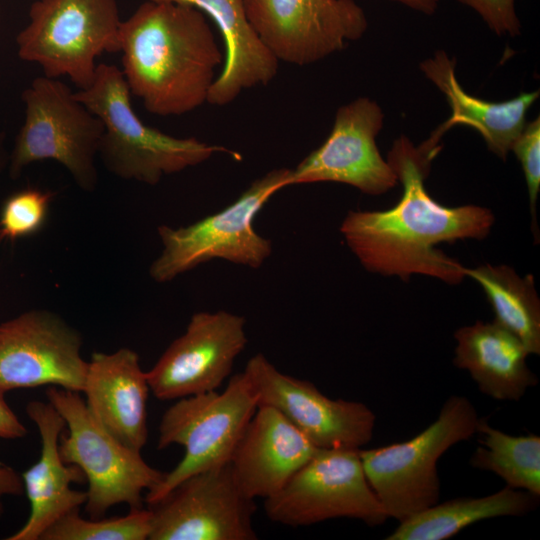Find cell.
<instances>
[{
    "instance_id": "obj_1",
    "label": "cell",
    "mask_w": 540,
    "mask_h": 540,
    "mask_svg": "<svg viewBox=\"0 0 540 540\" xmlns=\"http://www.w3.org/2000/svg\"><path fill=\"white\" fill-rule=\"evenodd\" d=\"M436 156L401 135L386 159L403 188L398 203L387 210L350 211L345 216L340 232L367 271L403 280L420 274L452 285L466 277L465 267L436 246L482 240L495 218L486 207H448L429 195L425 179Z\"/></svg>"
},
{
    "instance_id": "obj_2",
    "label": "cell",
    "mask_w": 540,
    "mask_h": 540,
    "mask_svg": "<svg viewBox=\"0 0 540 540\" xmlns=\"http://www.w3.org/2000/svg\"><path fill=\"white\" fill-rule=\"evenodd\" d=\"M121 71L131 95L157 116H181L208 102L223 53L200 10L146 0L121 23Z\"/></svg>"
},
{
    "instance_id": "obj_3",
    "label": "cell",
    "mask_w": 540,
    "mask_h": 540,
    "mask_svg": "<svg viewBox=\"0 0 540 540\" xmlns=\"http://www.w3.org/2000/svg\"><path fill=\"white\" fill-rule=\"evenodd\" d=\"M75 96L102 122L98 156L123 180L156 185L164 176L202 164L215 153L241 158L223 146L174 137L146 125L135 113L127 82L115 65L98 64L92 84Z\"/></svg>"
},
{
    "instance_id": "obj_4",
    "label": "cell",
    "mask_w": 540,
    "mask_h": 540,
    "mask_svg": "<svg viewBox=\"0 0 540 540\" xmlns=\"http://www.w3.org/2000/svg\"><path fill=\"white\" fill-rule=\"evenodd\" d=\"M480 417L464 396H450L437 419L415 437L359 449L368 483L388 517L399 522L435 505L440 497L436 464L451 446L476 434Z\"/></svg>"
},
{
    "instance_id": "obj_5",
    "label": "cell",
    "mask_w": 540,
    "mask_h": 540,
    "mask_svg": "<svg viewBox=\"0 0 540 540\" xmlns=\"http://www.w3.org/2000/svg\"><path fill=\"white\" fill-rule=\"evenodd\" d=\"M21 99L24 121L9 152L10 178H18L34 162L54 160L82 191H94L104 131L100 119L58 78H34Z\"/></svg>"
},
{
    "instance_id": "obj_6",
    "label": "cell",
    "mask_w": 540,
    "mask_h": 540,
    "mask_svg": "<svg viewBox=\"0 0 540 540\" xmlns=\"http://www.w3.org/2000/svg\"><path fill=\"white\" fill-rule=\"evenodd\" d=\"M290 172L289 168L267 172L223 210L192 224L160 225L162 250L149 268L150 277L166 283L213 259L254 269L262 266L272 254V242L257 233L253 223L268 200L289 186Z\"/></svg>"
},
{
    "instance_id": "obj_7",
    "label": "cell",
    "mask_w": 540,
    "mask_h": 540,
    "mask_svg": "<svg viewBox=\"0 0 540 540\" xmlns=\"http://www.w3.org/2000/svg\"><path fill=\"white\" fill-rule=\"evenodd\" d=\"M117 0H36L29 22L16 36L17 54L38 64L45 76H66L87 89L104 53H120Z\"/></svg>"
},
{
    "instance_id": "obj_8",
    "label": "cell",
    "mask_w": 540,
    "mask_h": 540,
    "mask_svg": "<svg viewBox=\"0 0 540 540\" xmlns=\"http://www.w3.org/2000/svg\"><path fill=\"white\" fill-rule=\"evenodd\" d=\"M48 402L65 420L67 433L59 440L66 464L81 469L88 482L85 510L91 519L103 518L113 506L143 508V492L155 488L165 473L145 462L134 450L109 433L93 417L80 392L49 386Z\"/></svg>"
},
{
    "instance_id": "obj_9",
    "label": "cell",
    "mask_w": 540,
    "mask_h": 540,
    "mask_svg": "<svg viewBox=\"0 0 540 540\" xmlns=\"http://www.w3.org/2000/svg\"><path fill=\"white\" fill-rule=\"evenodd\" d=\"M258 407L255 389L242 371L222 392L217 390L183 397L163 414L158 449L172 444L185 448L182 460L145 496L149 505L185 478L230 462L250 419Z\"/></svg>"
},
{
    "instance_id": "obj_10",
    "label": "cell",
    "mask_w": 540,
    "mask_h": 540,
    "mask_svg": "<svg viewBox=\"0 0 540 540\" xmlns=\"http://www.w3.org/2000/svg\"><path fill=\"white\" fill-rule=\"evenodd\" d=\"M267 517L288 526L353 518L369 526L388 516L365 476L359 449H319L273 496L264 499Z\"/></svg>"
},
{
    "instance_id": "obj_11",
    "label": "cell",
    "mask_w": 540,
    "mask_h": 540,
    "mask_svg": "<svg viewBox=\"0 0 540 540\" xmlns=\"http://www.w3.org/2000/svg\"><path fill=\"white\" fill-rule=\"evenodd\" d=\"M149 540H256L254 499L231 462L195 473L149 504Z\"/></svg>"
},
{
    "instance_id": "obj_12",
    "label": "cell",
    "mask_w": 540,
    "mask_h": 540,
    "mask_svg": "<svg viewBox=\"0 0 540 540\" xmlns=\"http://www.w3.org/2000/svg\"><path fill=\"white\" fill-rule=\"evenodd\" d=\"M254 31L282 62L309 65L360 39L368 19L355 0H244Z\"/></svg>"
},
{
    "instance_id": "obj_13",
    "label": "cell",
    "mask_w": 540,
    "mask_h": 540,
    "mask_svg": "<svg viewBox=\"0 0 540 540\" xmlns=\"http://www.w3.org/2000/svg\"><path fill=\"white\" fill-rule=\"evenodd\" d=\"M82 337L58 314L32 309L0 323V388L57 386L82 392Z\"/></svg>"
},
{
    "instance_id": "obj_14",
    "label": "cell",
    "mask_w": 540,
    "mask_h": 540,
    "mask_svg": "<svg viewBox=\"0 0 540 540\" xmlns=\"http://www.w3.org/2000/svg\"><path fill=\"white\" fill-rule=\"evenodd\" d=\"M243 372L257 394L258 406L278 410L319 449H360L373 436L374 412L358 401L331 399L309 381L279 371L262 353Z\"/></svg>"
},
{
    "instance_id": "obj_15",
    "label": "cell",
    "mask_w": 540,
    "mask_h": 540,
    "mask_svg": "<svg viewBox=\"0 0 540 540\" xmlns=\"http://www.w3.org/2000/svg\"><path fill=\"white\" fill-rule=\"evenodd\" d=\"M243 316L218 310L194 313L185 332L146 372L159 400H177L217 390L247 345Z\"/></svg>"
},
{
    "instance_id": "obj_16",
    "label": "cell",
    "mask_w": 540,
    "mask_h": 540,
    "mask_svg": "<svg viewBox=\"0 0 540 540\" xmlns=\"http://www.w3.org/2000/svg\"><path fill=\"white\" fill-rule=\"evenodd\" d=\"M383 125L382 108L370 98L360 97L341 106L323 144L291 169L289 186L335 182L369 195L394 188L397 176L376 143Z\"/></svg>"
},
{
    "instance_id": "obj_17",
    "label": "cell",
    "mask_w": 540,
    "mask_h": 540,
    "mask_svg": "<svg viewBox=\"0 0 540 540\" xmlns=\"http://www.w3.org/2000/svg\"><path fill=\"white\" fill-rule=\"evenodd\" d=\"M28 417L41 437L39 460L21 476L30 503L25 524L7 540H40L42 534L66 513L86 503V491L74 490L72 483H82L83 472L76 465L66 464L59 453V440L65 420L49 402L30 401Z\"/></svg>"
},
{
    "instance_id": "obj_18",
    "label": "cell",
    "mask_w": 540,
    "mask_h": 540,
    "mask_svg": "<svg viewBox=\"0 0 540 540\" xmlns=\"http://www.w3.org/2000/svg\"><path fill=\"white\" fill-rule=\"evenodd\" d=\"M318 450L287 418L259 405L230 460L236 479L250 498H269Z\"/></svg>"
},
{
    "instance_id": "obj_19",
    "label": "cell",
    "mask_w": 540,
    "mask_h": 540,
    "mask_svg": "<svg viewBox=\"0 0 540 540\" xmlns=\"http://www.w3.org/2000/svg\"><path fill=\"white\" fill-rule=\"evenodd\" d=\"M149 391L146 372L132 349L95 352L88 361L82 390L87 408L102 427L137 451L148 438Z\"/></svg>"
},
{
    "instance_id": "obj_20",
    "label": "cell",
    "mask_w": 540,
    "mask_h": 540,
    "mask_svg": "<svg viewBox=\"0 0 540 540\" xmlns=\"http://www.w3.org/2000/svg\"><path fill=\"white\" fill-rule=\"evenodd\" d=\"M456 60L439 50L420 63V70L446 97L451 116L420 145L439 151L443 134L457 125L475 129L488 150L506 160L511 147L526 124V115L539 97V90L524 92L502 102H492L469 94L458 82Z\"/></svg>"
},
{
    "instance_id": "obj_21",
    "label": "cell",
    "mask_w": 540,
    "mask_h": 540,
    "mask_svg": "<svg viewBox=\"0 0 540 540\" xmlns=\"http://www.w3.org/2000/svg\"><path fill=\"white\" fill-rule=\"evenodd\" d=\"M192 6L211 18L225 44L222 72L208 96L212 105L233 102L243 90L267 85L277 74L279 61L251 26L244 0H148Z\"/></svg>"
},
{
    "instance_id": "obj_22",
    "label": "cell",
    "mask_w": 540,
    "mask_h": 540,
    "mask_svg": "<svg viewBox=\"0 0 540 540\" xmlns=\"http://www.w3.org/2000/svg\"><path fill=\"white\" fill-rule=\"evenodd\" d=\"M453 364L469 372L481 393L499 401H519L538 384L524 344L496 321H476L454 333Z\"/></svg>"
},
{
    "instance_id": "obj_23",
    "label": "cell",
    "mask_w": 540,
    "mask_h": 540,
    "mask_svg": "<svg viewBox=\"0 0 540 540\" xmlns=\"http://www.w3.org/2000/svg\"><path fill=\"white\" fill-rule=\"evenodd\" d=\"M540 496L505 486L483 497H458L436 503L403 520L386 540H445L490 518L522 516L539 504Z\"/></svg>"
},
{
    "instance_id": "obj_24",
    "label": "cell",
    "mask_w": 540,
    "mask_h": 540,
    "mask_svg": "<svg viewBox=\"0 0 540 540\" xmlns=\"http://www.w3.org/2000/svg\"><path fill=\"white\" fill-rule=\"evenodd\" d=\"M465 275L482 287L498 324L513 333L529 354H540V300L533 277H520L507 265L466 268Z\"/></svg>"
},
{
    "instance_id": "obj_25",
    "label": "cell",
    "mask_w": 540,
    "mask_h": 540,
    "mask_svg": "<svg viewBox=\"0 0 540 540\" xmlns=\"http://www.w3.org/2000/svg\"><path fill=\"white\" fill-rule=\"evenodd\" d=\"M476 433L481 445L470 457L473 468L493 472L507 486L540 496L538 435L512 436L491 427L486 418H480Z\"/></svg>"
},
{
    "instance_id": "obj_26",
    "label": "cell",
    "mask_w": 540,
    "mask_h": 540,
    "mask_svg": "<svg viewBox=\"0 0 540 540\" xmlns=\"http://www.w3.org/2000/svg\"><path fill=\"white\" fill-rule=\"evenodd\" d=\"M151 511L133 509L123 517L86 520L74 509L53 523L40 540H145L151 532Z\"/></svg>"
},
{
    "instance_id": "obj_27",
    "label": "cell",
    "mask_w": 540,
    "mask_h": 540,
    "mask_svg": "<svg viewBox=\"0 0 540 540\" xmlns=\"http://www.w3.org/2000/svg\"><path fill=\"white\" fill-rule=\"evenodd\" d=\"M53 193L25 188L10 195L0 212V241H14L36 233L44 224Z\"/></svg>"
},
{
    "instance_id": "obj_28",
    "label": "cell",
    "mask_w": 540,
    "mask_h": 540,
    "mask_svg": "<svg viewBox=\"0 0 540 540\" xmlns=\"http://www.w3.org/2000/svg\"><path fill=\"white\" fill-rule=\"evenodd\" d=\"M511 151L519 160L524 173L533 224L536 222V203L540 191V117L526 122L514 141Z\"/></svg>"
},
{
    "instance_id": "obj_29",
    "label": "cell",
    "mask_w": 540,
    "mask_h": 540,
    "mask_svg": "<svg viewBox=\"0 0 540 540\" xmlns=\"http://www.w3.org/2000/svg\"><path fill=\"white\" fill-rule=\"evenodd\" d=\"M474 10L498 36L521 35V22L516 13L515 0H458Z\"/></svg>"
},
{
    "instance_id": "obj_30",
    "label": "cell",
    "mask_w": 540,
    "mask_h": 540,
    "mask_svg": "<svg viewBox=\"0 0 540 540\" xmlns=\"http://www.w3.org/2000/svg\"><path fill=\"white\" fill-rule=\"evenodd\" d=\"M5 393L0 388V439L16 440L23 438L28 431L8 405Z\"/></svg>"
},
{
    "instance_id": "obj_31",
    "label": "cell",
    "mask_w": 540,
    "mask_h": 540,
    "mask_svg": "<svg viewBox=\"0 0 540 540\" xmlns=\"http://www.w3.org/2000/svg\"><path fill=\"white\" fill-rule=\"evenodd\" d=\"M22 476L11 466L0 463V517L4 512V496H22L24 494Z\"/></svg>"
},
{
    "instance_id": "obj_32",
    "label": "cell",
    "mask_w": 540,
    "mask_h": 540,
    "mask_svg": "<svg viewBox=\"0 0 540 540\" xmlns=\"http://www.w3.org/2000/svg\"><path fill=\"white\" fill-rule=\"evenodd\" d=\"M395 1L417 12L432 15L436 12L442 0H390Z\"/></svg>"
},
{
    "instance_id": "obj_33",
    "label": "cell",
    "mask_w": 540,
    "mask_h": 540,
    "mask_svg": "<svg viewBox=\"0 0 540 540\" xmlns=\"http://www.w3.org/2000/svg\"><path fill=\"white\" fill-rule=\"evenodd\" d=\"M9 162V151L7 149L6 134L0 131V177L7 169Z\"/></svg>"
},
{
    "instance_id": "obj_34",
    "label": "cell",
    "mask_w": 540,
    "mask_h": 540,
    "mask_svg": "<svg viewBox=\"0 0 540 540\" xmlns=\"http://www.w3.org/2000/svg\"><path fill=\"white\" fill-rule=\"evenodd\" d=\"M0 24H1V8H0Z\"/></svg>"
}]
</instances>
